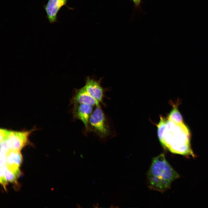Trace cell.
<instances>
[{"mask_svg": "<svg viewBox=\"0 0 208 208\" xmlns=\"http://www.w3.org/2000/svg\"><path fill=\"white\" fill-rule=\"evenodd\" d=\"M147 177L149 187L162 193L170 187L172 182L179 175L161 153L153 159Z\"/></svg>", "mask_w": 208, "mask_h": 208, "instance_id": "7a4b0ae2", "label": "cell"}, {"mask_svg": "<svg viewBox=\"0 0 208 208\" xmlns=\"http://www.w3.org/2000/svg\"><path fill=\"white\" fill-rule=\"evenodd\" d=\"M190 133L183 123H176L167 118L166 129L159 140L172 153L194 156L190 145Z\"/></svg>", "mask_w": 208, "mask_h": 208, "instance_id": "6da1fadb", "label": "cell"}, {"mask_svg": "<svg viewBox=\"0 0 208 208\" xmlns=\"http://www.w3.org/2000/svg\"><path fill=\"white\" fill-rule=\"evenodd\" d=\"M89 131L101 138L108 136L110 133L107 118L100 105L96 106L91 115L89 120Z\"/></svg>", "mask_w": 208, "mask_h": 208, "instance_id": "3957f363", "label": "cell"}, {"mask_svg": "<svg viewBox=\"0 0 208 208\" xmlns=\"http://www.w3.org/2000/svg\"><path fill=\"white\" fill-rule=\"evenodd\" d=\"M20 174L9 169L5 166L1 167L0 183L5 190L8 182L14 183L16 182Z\"/></svg>", "mask_w": 208, "mask_h": 208, "instance_id": "30bf717a", "label": "cell"}, {"mask_svg": "<svg viewBox=\"0 0 208 208\" xmlns=\"http://www.w3.org/2000/svg\"><path fill=\"white\" fill-rule=\"evenodd\" d=\"M178 106L175 105L169 114L167 118L170 120L178 124L183 123L182 116L179 112Z\"/></svg>", "mask_w": 208, "mask_h": 208, "instance_id": "8fae6325", "label": "cell"}, {"mask_svg": "<svg viewBox=\"0 0 208 208\" xmlns=\"http://www.w3.org/2000/svg\"><path fill=\"white\" fill-rule=\"evenodd\" d=\"M102 81V78L96 80L92 77H86L83 87L91 96L105 105L103 99L105 90L101 85Z\"/></svg>", "mask_w": 208, "mask_h": 208, "instance_id": "5b68a950", "label": "cell"}, {"mask_svg": "<svg viewBox=\"0 0 208 208\" xmlns=\"http://www.w3.org/2000/svg\"><path fill=\"white\" fill-rule=\"evenodd\" d=\"M73 105L72 113L73 118L80 120L83 124L86 132H89V120L93 111V106L85 104Z\"/></svg>", "mask_w": 208, "mask_h": 208, "instance_id": "8992f818", "label": "cell"}, {"mask_svg": "<svg viewBox=\"0 0 208 208\" xmlns=\"http://www.w3.org/2000/svg\"><path fill=\"white\" fill-rule=\"evenodd\" d=\"M22 160V156L20 151L11 150L7 154L5 166L13 170H18Z\"/></svg>", "mask_w": 208, "mask_h": 208, "instance_id": "9c48e42d", "label": "cell"}, {"mask_svg": "<svg viewBox=\"0 0 208 208\" xmlns=\"http://www.w3.org/2000/svg\"><path fill=\"white\" fill-rule=\"evenodd\" d=\"M32 131H17L1 129L0 142L5 141L11 151H20L27 143Z\"/></svg>", "mask_w": 208, "mask_h": 208, "instance_id": "277c9868", "label": "cell"}, {"mask_svg": "<svg viewBox=\"0 0 208 208\" xmlns=\"http://www.w3.org/2000/svg\"><path fill=\"white\" fill-rule=\"evenodd\" d=\"M133 1L136 5H138L141 1V0H133Z\"/></svg>", "mask_w": 208, "mask_h": 208, "instance_id": "7c38bea8", "label": "cell"}, {"mask_svg": "<svg viewBox=\"0 0 208 208\" xmlns=\"http://www.w3.org/2000/svg\"><path fill=\"white\" fill-rule=\"evenodd\" d=\"M72 105L80 104H88L94 106L100 105V103L91 96L83 86L79 89H75L70 100Z\"/></svg>", "mask_w": 208, "mask_h": 208, "instance_id": "52a82bcc", "label": "cell"}, {"mask_svg": "<svg viewBox=\"0 0 208 208\" xmlns=\"http://www.w3.org/2000/svg\"><path fill=\"white\" fill-rule=\"evenodd\" d=\"M67 0H48L43 5L46 17L49 22L53 23L57 21V14L62 6L66 5Z\"/></svg>", "mask_w": 208, "mask_h": 208, "instance_id": "ba28073f", "label": "cell"}]
</instances>
